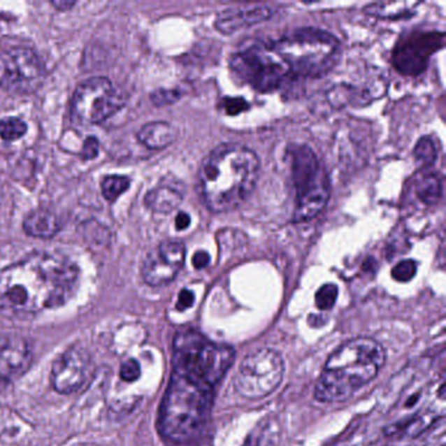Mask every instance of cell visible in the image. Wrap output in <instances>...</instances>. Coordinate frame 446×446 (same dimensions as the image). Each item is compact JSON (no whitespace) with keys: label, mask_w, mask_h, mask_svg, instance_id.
Wrapping results in <instances>:
<instances>
[{"label":"cell","mask_w":446,"mask_h":446,"mask_svg":"<svg viewBox=\"0 0 446 446\" xmlns=\"http://www.w3.org/2000/svg\"><path fill=\"white\" fill-rule=\"evenodd\" d=\"M79 283V268L59 254L31 253L0 270V310L36 315L71 298Z\"/></svg>","instance_id":"cell-1"},{"label":"cell","mask_w":446,"mask_h":446,"mask_svg":"<svg viewBox=\"0 0 446 446\" xmlns=\"http://www.w3.org/2000/svg\"><path fill=\"white\" fill-rule=\"evenodd\" d=\"M261 171L253 150L237 143L216 147L199 171V192L213 213H228L240 207L253 193Z\"/></svg>","instance_id":"cell-2"},{"label":"cell","mask_w":446,"mask_h":446,"mask_svg":"<svg viewBox=\"0 0 446 446\" xmlns=\"http://www.w3.org/2000/svg\"><path fill=\"white\" fill-rule=\"evenodd\" d=\"M381 343L371 338H356L340 345L327 359L315 384V396L324 403H340L372 382L385 365Z\"/></svg>","instance_id":"cell-3"},{"label":"cell","mask_w":446,"mask_h":446,"mask_svg":"<svg viewBox=\"0 0 446 446\" xmlns=\"http://www.w3.org/2000/svg\"><path fill=\"white\" fill-rule=\"evenodd\" d=\"M215 387L173 371L162 399L159 429L174 445H193L210 419Z\"/></svg>","instance_id":"cell-4"},{"label":"cell","mask_w":446,"mask_h":446,"mask_svg":"<svg viewBox=\"0 0 446 446\" xmlns=\"http://www.w3.org/2000/svg\"><path fill=\"white\" fill-rule=\"evenodd\" d=\"M291 73L317 79L333 71L342 58L340 42L318 28H300L271 45Z\"/></svg>","instance_id":"cell-5"},{"label":"cell","mask_w":446,"mask_h":446,"mask_svg":"<svg viewBox=\"0 0 446 446\" xmlns=\"http://www.w3.org/2000/svg\"><path fill=\"white\" fill-rule=\"evenodd\" d=\"M173 371L216 389L234 361V350L213 343L193 329L180 330L174 338Z\"/></svg>","instance_id":"cell-6"},{"label":"cell","mask_w":446,"mask_h":446,"mask_svg":"<svg viewBox=\"0 0 446 446\" xmlns=\"http://www.w3.org/2000/svg\"><path fill=\"white\" fill-rule=\"evenodd\" d=\"M291 166L296 189L294 222L313 220L324 211L330 199L329 173L308 145H297L291 150Z\"/></svg>","instance_id":"cell-7"},{"label":"cell","mask_w":446,"mask_h":446,"mask_svg":"<svg viewBox=\"0 0 446 446\" xmlns=\"http://www.w3.org/2000/svg\"><path fill=\"white\" fill-rule=\"evenodd\" d=\"M232 71L240 80L261 93L278 91L291 71L271 46L261 41H246L231 59Z\"/></svg>","instance_id":"cell-8"},{"label":"cell","mask_w":446,"mask_h":446,"mask_svg":"<svg viewBox=\"0 0 446 446\" xmlns=\"http://www.w3.org/2000/svg\"><path fill=\"white\" fill-rule=\"evenodd\" d=\"M284 377L282 355L271 348H261L246 356L234 377V387L240 396L255 401L273 394Z\"/></svg>","instance_id":"cell-9"},{"label":"cell","mask_w":446,"mask_h":446,"mask_svg":"<svg viewBox=\"0 0 446 446\" xmlns=\"http://www.w3.org/2000/svg\"><path fill=\"white\" fill-rule=\"evenodd\" d=\"M124 106V97L113 87L112 81L94 76L79 84L73 93L71 114L81 124H97Z\"/></svg>","instance_id":"cell-10"},{"label":"cell","mask_w":446,"mask_h":446,"mask_svg":"<svg viewBox=\"0 0 446 446\" xmlns=\"http://www.w3.org/2000/svg\"><path fill=\"white\" fill-rule=\"evenodd\" d=\"M45 69L40 57L27 48H13L0 54V88L12 94H31L43 82Z\"/></svg>","instance_id":"cell-11"},{"label":"cell","mask_w":446,"mask_h":446,"mask_svg":"<svg viewBox=\"0 0 446 446\" xmlns=\"http://www.w3.org/2000/svg\"><path fill=\"white\" fill-rule=\"evenodd\" d=\"M445 34L443 31H412L396 43L393 64L398 72L417 76L426 71L431 57L443 49Z\"/></svg>","instance_id":"cell-12"},{"label":"cell","mask_w":446,"mask_h":446,"mask_svg":"<svg viewBox=\"0 0 446 446\" xmlns=\"http://www.w3.org/2000/svg\"><path fill=\"white\" fill-rule=\"evenodd\" d=\"M185 258L186 246L182 241H164L147 254L143 262L144 282L151 287H161L171 283L182 270Z\"/></svg>","instance_id":"cell-13"},{"label":"cell","mask_w":446,"mask_h":446,"mask_svg":"<svg viewBox=\"0 0 446 446\" xmlns=\"http://www.w3.org/2000/svg\"><path fill=\"white\" fill-rule=\"evenodd\" d=\"M91 371V359L84 350L70 348L52 364L50 382L61 394H71L85 384Z\"/></svg>","instance_id":"cell-14"},{"label":"cell","mask_w":446,"mask_h":446,"mask_svg":"<svg viewBox=\"0 0 446 446\" xmlns=\"http://www.w3.org/2000/svg\"><path fill=\"white\" fill-rule=\"evenodd\" d=\"M31 360V347L22 338L0 333V390L25 375Z\"/></svg>","instance_id":"cell-15"},{"label":"cell","mask_w":446,"mask_h":446,"mask_svg":"<svg viewBox=\"0 0 446 446\" xmlns=\"http://www.w3.org/2000/svg\"><path fill=\"white\" fill-rule=\"evenodd\" d=\"M275 12V8L264 4L226 8L217 13L215 28L222 34H233L234 31H241L243 28H249L271 19Z\"/></svg>","instance_id":"cell-16"},{"label":"cell","mask_w":446,"mask_h":446,"mask_svg":"<svg viewBox=\"0 0 446 446\" xmlns=\"http://www.w3.org/2000/svg\"><path fill=\"white\" fill-rule=\"evenodd\" d=\"M183 201V189L174 183L162 182L145 194L144 203L154 213H169Z\"/></svg>","instance_id":"cell-17"},{"label":"cell","mask_w":446,"mask_h":446,"mask_svg":"<svg viewBox=\"0 0 446 446\" xmlns=\"http://www.w3.org/2000/svg\"><path fill=\"white\" fill-rule=\"evenodd\" d=\"M25 233L36 238H51L61 231L59 217L49 210H37L27 216L24 220Z\"/></svg>","instance_id":"cell-18"},{"label":"cell","mask_w":446,"mask_h":446,"mask_svg":"<svg viewBox=\"0 0 446 446\" xmlns=\"http://www.w3.org/2000/svg\"><path fill=\"white\" fill-rule=\"evenodd\" d=\"M177 138V130L168 122H151L138 132V139L150 150H164Z\"/></svg>","instance_id":"cell-19"},{"label":"cell","mask_w":446,"mask_h":446,"mask_svg":"<svg viewBox=\"0 0 446 446\" xmlns=\"http://www.w3.org/2000/svg\"><path fill=\"white\" fill-rule=\"evenodd\" d=\"M419 6V1H377L365 6L364 13L384 20H399L412 16Z\"/></svg>","instance_id":"cell-20"},{"label":"cell","mask_w":446,"mask_h":446,"mask_svg":"<svg viewBox=\"0 0 446 446\" xmlns=\"http://www.w3.org/2000/svg\"><path fill=\"white\" fill-rule=\"evenodd\" d=\"M279 423L274 417H266L246 438L243 446H279Z\"/></svg>","instance_id":"cell-21"},{"label":"cell","mask_w":446,"mask_h":446,"mask_svg":"<svg viewBox=\"0 0 446 446\" xmlns=\"http://www.w3.org/2000/svg\"><path fill=\"white\" fill-rule=\"evenodd\" d=\"M416 195L426 206H435L440 202L443 195L441 178L435 173L426 174L417 183Z\"/></svg>","instance_id":"cell-22"},{"label":"cell","mask_w":446,"mask_h":446,"mask_svg":"<svg viewBox=\"0 0 446 446\" xmlns=\"http://www.w3.org/2000/svg\"><path fill=\"white\" fill-rule=\"evenodd\" d=\"M130 178L123 175H108L102 180L101 193L109 202H114L130 187Z\"/></svg>","instance_id":"cell-23"},{"label":"cell","mask_w":446,"mask_h":446,"mask_svg":"<svg viewBox=\"0 0 446 446\" xmlns=\"http://www.w3.org/2000/svg\"><path fill=\"white\" fill-rule=\"evenodd\" d=\"M28 131L27 123L16 118V117H7L0 120V138L7 142H13L21 139Z\"/></svg>","instance_id":"cell-24"},{"label":"cell","mask_w":446,"mask_h":446,"mask_svg":"<svg viewBox=\"0 0 446 446\" xmlns=\"http://www.w3.org/2000/svg\"><path fill=\"white\" fill-rule=\"evenodd\" d=\"M414 154H415L416 160L422 162V165L424 166L433 165L437 160L436 144L433 142V139L429 136L420 138L419 142L416 143Z\"/></svg>","instance_id":"cell-25"},{"label":"cell","mask_w":446,"mask_h":446,"mask_svg":"<svg viewBox=\"0 0 446 446\" xmlns=\"http://www.w3.org/2000/svg\"><path fill=\"white\" fill-rule=\"evenodd\" d=\"M339 289L333 283H327L322 285L317 294H315V305L319 310H330L334 308L338 300Z\"/></svg>","instance_id":"cell-26"},{"label":"cell","mask_w":446,"mask_h":446,"mask_svg":"<svg viewBox=\"0 0 446 446\" xmlns=\"http://www.w3.org/2000/svg\"><path fill=\"white\" fill-rule=\"evenodd\" d=\"M417 273V264L412 259H405L394 266L391 270V276L399 283H407L414 279Z\"/></svg>","instance_id":"cell-27"},{"label":"cell","mask_w":446,"mask_h":446,"mask_svg":"<svg viewBox=\"0 0 446 446\" xmlns=\"http://www.w3.org/2000/svg\"><path fill=\"white\" fill-rule=\"evenodd\" d=\"M181 92L177 89H157L151 94V101L156 106H165V105H172L174 102L178 101L181 99Z\"/></svg>","instance_id":"cell-28"},{"label":"cell","mask_w":446,"mask_h":446,"mask_svg":"<svg viewBox=\"0 0 446 446\" xmlns=\"http://www.w3.org/2000/svg\"><path fill=\"white\" fill-rule=\"evenodd\" d=\"M139 377H141V365L136 360L130 359L126 363H123L121 366V378L123 381L134 382Z\"/></svg>","instance_id":"cell-29"},{"label":"cell","mask_w":446,"mask_h":446,"mask_svg":"<svg viewBox=\"0 0 446 446\" xmlns=\"http://www.w3.org/2000/svg\"><path fill=\"white\" fill-rule=\"evenodd\" d=\"M222 106L228 115H237L249 108V103L243 99H224Z\"/></svg>","instance_id":"cell-30"},{"label":"cell","mask_w":446,"mask_h":446,"mask_svg":"<svg viewBox=\"0 0 446 446\" xmlns=\"http://www.w3.org/2000/svg\"><path fill=\"white\" fill-rule=\"evenodd\" d=\"M99 150H100L99 141L94 136H89V138H87V141L84 143L80 156L85 160H92V159H94L99 154Z\"/></svg>","instance_id":"cell-31"},{"label":"cell","mask_w":446,"mask_h":446,"mask_svg":"<svg viewBox=\"0 0 446 446\" xmlns=\"http://www.w3.org/2000/svg\"><path fill=\"white\" fill-rule=\"evenodd\" d=\"M195 301V296H194L193 291L190 289H182L180 294H178V301H177V310L183 312L186 309H190L194 305Z\"/></svg>","instance_id":"cell-32"},{"label":"cell","mask_w":446,"mask_h":446,"mask_svg":"<svg viewBox=\"0 0 446 446\" xmlns=\"http://www.w3.org/2000/svg\"><path fill=\"white\" fill-rule=\"evenodd\" d=\"M211 262V257L210 254L204 250H199L196 253L194 254L193 257V266L196 270H203L206 268L208 264Z\"/></svg>","instance_id":"cell-33"},{"label":"cell","mask_w":446,"mask_h":446,"mask_svg":"<svg viewBox=\"0 0 446 446\" xmlns=\"http://www.w3.org/2000/svg\"><path fill=\"white\" fill-rule=\"evenodd\" d=\"M190 223H192V217H190L189 213H180L177 215V217H175V228H177V231L187 229L190 226Z\"/></svg>","instance_id":"cell-34"},{"label":"cell","mask_w":446,"mask_h":446,"mask_svg":"<svg viewBox=\"0 0 446 446\" xmlns=\"http://www.w3.org/2000/svg\"><path fill=\"white\" fill-rule=\"evenodd\" d=\"M51 4L59 10H69L75 6V1H58V0H55Z\"/></svg>","instance_id":"cell-35"},{"label":"cell","mask_w":446,"mask_h":446,"mask_svg":"<svg viewBox=\"0 0 446 446\" xmlns=\"http://www.w3.org/2000/svg\"><path fill=\"white\" fill-rule=\"evenodd\" d=\"M78 446H94V445H91V444H80V445H78Z\"/></svg>","instance_id":"cell-36"}]
</instances>
